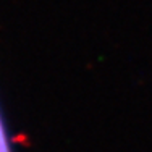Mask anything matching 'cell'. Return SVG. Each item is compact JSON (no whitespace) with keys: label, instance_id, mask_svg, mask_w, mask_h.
Wrapping results in <instances>:
<instances>
[{"label":"cell","instance_id":"1","mask_svg":"<svg viewBox=\"0 0 152 152\" xmlns=\"http://www.w3.org/2000/svg\"><path fill=\"white\" fill-rule=\"evenodd\" d=\"M0 152H10L7 134H5V129H3V125H2V118H0Z\"/></svg>","mask_w":152,"mask_h":152}]
</instances>
